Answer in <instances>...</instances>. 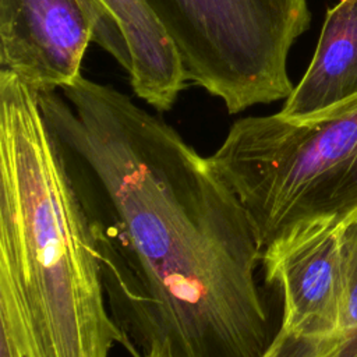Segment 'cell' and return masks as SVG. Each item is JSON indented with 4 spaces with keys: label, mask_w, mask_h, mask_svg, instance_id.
<instances>
[{
    "label": "cell",
    "mask_w": 357,
    "mask_h": 357,
    "mask_svg": "<svg viewBox=\"0 0 357 357\" xmlns=\"http://www.w3.org/2000/svg\"><path fill=\"white\" fill-rule=\"evenodd\" d=\"M0 357H26L17 300L10 282L3 275H0Z\"/></svg>",
    "instance_id": "11"
},
{
    "label": "cell",
    "mask_w": 357,
    "mask_h": 357,
    "mask_svg": "<svg viewBox=\"0 0 357 357\" xmlns=\"http://www.w3.org/2000/svg\"><path fill=\"white\" fill-rule=\"evenodd\" d=\"M86 209L132 357H262V245L209 158L128 95L79 75L36 92Z\"/></svg>",
    "instance_id": "1"
},
{
    "label": "cell",
    "mask_w": 357,
    "mask_h": 357,
    "mask_svg": "<svg viewBox=\"0 0 357 357\" xmlns=\"http://www.w3.org/2000/svg\"><path fill=\"white\" fill-rule=\"evenodd\" d=\"M0 275L26 357H109L114 324L91 223L33 89L0 71Z\"/></svg>",
    "instance_id": "2"
},
{
    "label": "cell",
    "mask_w": 357,
    "mask_h": 357,
    "mask_svg": "<svg viewBox=\"0 0 357 357\" xmlns=\"http://www.w3.org/2000/svg\"><path fill=\"white\" fill-rule=\"evenodd\" d=\"M344 229L328 222L293 227L262 251L265 279L282 296L278 333L305 346L339 331L346 298Z\"/></svg>",
    "instance_id": "5"
},
{
    "label": "cell",
    "mask_w": 357,
    "mask_h": 357,
    "mask_svg": "<svg viewBox=\"0 0 357 357\" xmlns=\"http://www.w3.org/2000/svg\"><path fill=\"white\" fill-rule=\"evenodd\" d=\"M346 298L337 333L328 342L301 344L275 333L272 346L282 357H357V222L344 229Z\"/></svg>",
    "instance_id": "9"
},
{
    "label": "cell",
    "mask_w": 357,
    "mask_h": 357,
    "mask_svg": "<svg viewBox=\"0 0 357 357\" xmlns=\"http://www.w3.org/2000/svg\"><path fill=\"white\" fill-rule=\"evenodd\" d=\"M95 22L93 42L116 59L127 71L131 70V56L126 38L114 15L100 0H78Z\"/></svg>",
    "instance_id": "10"
},
{
    "label": "cell",
    "mask_w": 357,
    "mask_h": 357,
    "mask_svg": "<svg viewBox=\"0 0 357 357\" xmlns=\"http://www.w3.org/2000/svg\"><path fill=\"white\" fill-rule=\"evenodd\" d=\"M126 38L135 95L159 112L173 107L188 79L180 53L145 0H100Z\"/></svg>",
    "instance_id": "8"
},
{
    "label": "cell",
    "mask_w": 357,
    "mask_h": 357,
    "mask_svg": "<svg viewBox=\"0 0 357 357\" xmlns=\"http://www.w3.org/2000/svg\"><path fill=\"white\" fill-rule=\"evenodd\" d=\"M357 95V0L328 10L312 60L278 112L304 119Z\"/></svg>",
    "instance_id": "7"
},
{
    "label": "cell",
    "mask_w": 357,
    "mask_h": 357,
    "mask_svg": "<svg viewBox=\"0 0 357 357\" xmlns=\"http://www.w3.org/2000/svg\"><path fill=\"white\" fill-rule=\"evenodd\" d=\"M93 38L78 0H0V71L35 92L73 84Z\"/></svg>",
    "instance_id": "6"
},
{
    "label": "cell",
    "mask_w": 357,
    "mask_h": 357,
    "mask_svg": "<svg viewBox=\"0 0 357 357\" xmlns=\"http://www.w3.org/2000/svg\"><path fill=\"white\" fill-rule=\"evenodd\" d=\"M208 158L262 248L300 225L357 222V95L304 119H240Z\"/></svg>",
    "instance_id": "3"
},
{
    "label": "cell",
    "mask_w": 357,
    "mask_h": 357,
    "mask_svg": "<svg viewBox=\"0 0 357 357\" xmlns=\"http://www.w3.org/2000/svg\"><path fill=\"white\" fill-rule=\"evenodd\" d=\"M173 39L187 77L229 113L286 99L290 49L308 28V0H145Z\"/></svg>",
    "instance_id": "4"
}]
</instances>
